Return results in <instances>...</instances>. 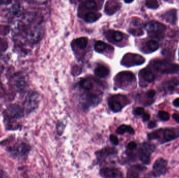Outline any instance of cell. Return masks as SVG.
<instances>
[{
  "label": "cell",
  "mask_w": 179,
  "mask_h": 178,
  "mask_svg": "<svg viewBox=\"0 0 179 178\" xmlns=\"http://www.w3.org/2000/svg\"><path fill=\"white\" fill-rule=\"evenodd\" d=\"M152 67L155 71L161 74H174L179 71V65L161 60L154 61Z\"/></svg>",
  "instance_id": "obj_5"
},
{
  "label": "cell",
  "mask_w": 179,
  "mask_h": 178,
  "mask_svg": "<svg viewBox=\"0 0 179 178\" xmlns=\"http://www.w3.org/2000/svg\"><path fill=\"white\" fill-rule=\"evenodd\" d=\"M108 33L111 39L115 42H119L123 39V35L120 31H109Z\"/></svg>",
  "instance_id": "obj_25"
},
{
  "label": "cell",
  "mask_w": 179,
  "mask_h": 178,
  "mask_svg": "<svg viewBox=\"0 0 179 178\" xmlns=\"http://www.w3.org/2000/svg\"><path fill=\"white\" fill-rule=\"evenodd\" d=\"M139 77L147 82L152 83L155 79V75L151 70L148 68H144L139 73Z\"/></svg>",
  "instance_id": "obj_16"
},
{
  "label": "cell",
  "mask_w": 179,
  "mask_h": 178,
  "mask_svg": "<svg viewBox=\"0 0 179 178\" xmlns=\"http://www.w3.org/2000/svg\"><path fill=\"white\" fill-rule=\"evenodd\" d=\"M94 74L99 78H105L110 74V70L104 65H99L94 70Z\"/></svg>",
  "instance_id": "obj_18"
},
{
  "label": "cell",
  "mask_w": 179,
  "mask_h": 178,
  "mask_svg": "<svg viewBox=\"0 0 179 178\" xmlns=\"http://www.w3.org/2000/svg\"><path fill=\"white\" fill-rule=\"evenodd\" d=\"M144 109L142 108V107H138L136 108L134 111H133V113L135 114L136 116H141V115H143V114L144 113Z\"/></svg>",
  "instance_id": "obj_30"
},
{
  "label": "cell",
  "mask_w": 179,
  "mask_h": 178,
  "mask_svg": "<svg viewBox=\"0 0 179 178\" xmlns=\"http://www.w3.org/2000/svg\"><path fill=\"white\" fill-rule=\"evenodd\" d=\"M7 152L13 157L23 158L27 156L31 147L25 142H20L7 148Z\"/></svg>",
  "instance_id": "obj_6"
},
{
  "label": "cell",
  "mask_w": 179,
  "mask_h": 178,
  "mask_svg": "<svg viewBox=\"0 0 179 178\" xmlns=\"http://www.w3.org/2000/svg\"><path fill=\"white\" fill-rule=\"evenodd\" d=\"M155 147L154 145L144 143L139 150V158L144 165H149L150 162V156L155 151Z\"/></svg>",
  "instance_id": "obj_9"
},
{
  "label": "cell",
  "mask_w": 179,
  "mask_h": 178,
  "mask_svg": "<svg viewBox=\"0 0 179 178\" xmlns=\"http://www.w3.org/2000/svg\"><path fill=\"white\" fill-rule=\"evenodd\" d=\"M146 5L147 8L151 9H157L159 6L157 0H146Z\"/></svg>",
  "instance_id": "obj_28"
},
{
  "label": "cell",
  "mask_w": 179,
  "mask_h": 178,
  "mask_svg": "<svg viewBox=\"0 0 179 178\" xmlns=\"http://www.w3.org/2000/svg\"><path fill=\"white\" fill-rule=\"evenodd\" d=\"M147 46L148 49L152 51H156L159 48V44H158L157 41L154 40H150L149 41L147 44Z\"/></svg>",
  "instance_id": "obj_26"
},
{
  "label": "cell",
  "mask_w": 179,
  "mask_h": 178,
  "mask_svg": "<svg viewBox=\"0 0 179 178\" xmlns=\"http://www.w3.org/2000/svg\"><path fill=\"white\" fill-rule=\"evenodd\" d=\"M116 152H117L115 150V148L108 147V148L103 149L100 151H98L96 153V155H97V160L100 162H101L106 159L108 156L116 154Z\"/></svg>",
  "instance_id": "obj_13"
},
{
  "label": "cell",
  "mask_w": 179,
  "mask_h": 178,
  "mask_svg": "<svg viewBox=\"0 0 179 178\" xmlns=\"http://www.w3.org/2000/svg\"><path fill=\"white\" fill-rule=\"evenodd\" d=\"M128 98L122 95H115L111 96L108 99V105L110 109L114 112L121 111L125 106L130 103Z\"/></svg>",
  "instance_id": "obj_4"
},
{
  "label": "cell",
  "mask_w": 179,
  "mask_h": 178,
  "mask_svg": "<svg viewBox=\"0 0 179 178\" xmlns=\"http://www.w3.org/2000/svg\"><path fill=\"white\" fill-rule=\"evenodd\" d=\"M166 1H171V0H165Z\"/></svg>",
  "instance_id": "obj_39"
},
{
  "label": "cell",
  "mask_w": 179,
  "mask_h": 178,
  "mask_svg": "<svg viewBox=\"0 0 179 178\" xmlns=\"http://www.w3.org/2000/svg\"><path fill=\"white\" fill-rule=\"evenodd\" d=\"M157 127V124L155 122L152 121L148 124V127L149 129H153Z\"/></svg>",
  "instance_id": "obj_35"
},
{
  "label": "cell",
  "mask_w": 179,
  "mask_h": 178,
  "mask_svg": "<svg viewBox=\"0 0 179 178\" xmlns=\"http://www.w3.org/2000/svg\"><path fill=\"white\" fill-rule=\"evenodd\" d=\"M167 162L162 158L158 159L153 166L154 174L156 176H160L165 174L166 170Z\"/></svg>",
  "instance_id": "obj_12"
},
{
  "label": "cell",
  "mask_w": 179,
  "mask_h": 178,
  "mask_svg": "<svg viewBox=\"0 0 179 178\" xmlns=\"http://www.w3.org/2000/svg\"><path fill=\"white\" fill-rule=\"evenodd\" d=\"M100 16V15L99 14L90 12L86 14V15L85 16V20L86 21V22L90 23L95 22L99 19Z\"/></svg>",
  "instance_id": "obj_24"
},
{
  "label": "cell",
  "mask_w": 179,
  "mask_h": 178,
  "mask_svg": "<svg viewBox=\"0 0 179 178\" xmlns=\"http://www.w3.org/2000/svg\"><path fill=\"white\" fill-rule=\"evenodd\" d=\"M174 119L176 121L179 123V114L177 113H174L172 116Z\"/></svg>",
  "instance_id": "obj_36"
},
{
  "label": "cell",
  "mask_w": 179,
  "mask_h": 178,
  "mask_svg": "<svg viewBox=\"0 0 179 178\" xmlns=\"http://www.w3.org/2000/svg\"><path fill=\"white\" fill-rule=\"evenodd\" d=\"M116 132L117 134L122 135L125 133H128L130 134H133L135 133V131L133 130V128L130 125H121L117 128Z\"/></svg>",
  "instance_id": "obj_21"
},
{
  "label": "cell",
  "mask_w": 179,
  "mask_h": 178,
  "mask_svg": "<svg viewBox=\"0 0 179 178\" xmlns=\"http://www.w3.org/2000/svg\"><path fill=\"white\" fill-rule=\"evenodd\" d=\"M110 47L108 44L104 42L99 41L96 42L95 45H94V49L95 51L99 53H102L105 50L108 49V47Z\"/></svg>",
  "instance_id": "obj_23"
},
{
  "label": "cell",
  "mask_w": 179,
  "mask_h": 178,
  "mask_svg": "<svg viewBox=\"0 0 179 178\" xmlns=\"http://www.w3.org/2000/svg\"><path fill=\"white\" fill-rule=\"evenodd\" d=\"M100 174L104 178H121L122 176V173L119 169L112 167H105L100 169Z\"/></svg>",
  "instance_id": "obj_11"
},
{
  "label": "cell",
  "mask_w": 179,
  "mask_h": 178,
  "mask_svg": "<svg viewBox=\"0 0 179 178\" xmlns=\"http://www.w3.org/2000/svg\"><path fill=\"white\" fill-rule=\"evenodd\" d=\"M86 91L81 96L80 98V103L83 109L88 110L90 108L95 107L99 105L102 100V93L93 92L91 90Z\"/></svg>",
  "instance_id": "obj_1"
},
{
  "label": "cell",
  "mask_w": 179,
  "mask_h": 178,
  "mask_svg": "<svg viewBox=\"0 0 179 178\" xmlns=\"http://www.w3.org/2000/svg\"><path fill=\"white\" fill-rule=\"evenodd\" d=\"M84 6L88 9L95 10L97 9V4L94 0H87L84 2Z\"/></svg>",
  "instance_id": "obj_27"
},
{
  "label": "cell",
  "mask_w": 179,
  "mask_h": 178,
  "mask_svg": "<svg viewBox=\"0 0 179 178\" xmlns=\"http://www.w3.org/2000/svg\"><path fill=\"white\" fill-rule=\"evenodd\" d=\"M92 80L93 79H90V78L83 79L79 82V86L83 90H92L94 87V84Z\"/></svg>",
  "instance_id": "obj_19"
},
{
  "label": "cell",
  "mask_w": 179,
  "mask_h": 178,
  "mask_svg": "<svg viewBox=\"0 0 179 178\" xmlns=\"http://www.w3.org/2000/svg\"><path fill=\"white\" fill-rule=\"evenodd\" d=\"M146 28L148 33L152 37L163 38L165 35L166 27L160 23L151 22L146 25Z\"/></svg>",
  "instance_id": "obj_7"
},
{
  "label": "cell",
  "mask_w": 179,
  "mask_h": 178,
  "mask_svg": "<svg viewBox=\"0 0 179 178\" xmlns=\"http://www.w3.org/2000/svg\"><path fill=\"white\" fill-rule=\"evenodd\" d=\"M173 104L176 107H179V98L175 99L173 102Z\"/></svg>",
  "instance_id": "obj_37"
},
{
  "label": "cell",
  "mask_w": 179,
  "mask_h": 178,
  "mask_svg": "<svg viewBox=\"0 0 179 178\" xmlns=\"http://www.w3.org/2000/svg\"><path fill=\"white\" fill-rule=\"evenodd\" d=\"M162 18L166 22L172 25H174L177 20V11L174 9H170L163 14Z\"/></svg>",
  "instance_id": "obj_15"
},
{
  "label": "cell",
  "mask_w": 179,
  "mask_h": 178,
  "mask_svg": "<svg viewBox=\"0 0 179 178\" xmlns=\"http://www.w3.org/2000/svg\"><path fill=\"white\" fill-rule=\"evenodd\" d=\"M150 114L147 113H144L143 114V120L144 122H146L148 121L150 119Z\"/></svg>",
  "instance_id": "obj_34"
},
{
  "label": "cell",
  "mask_w": 179,
  "mask_h": 178,
  "mask_svg": "<svg viewBox=\"0 0 179 178\" xmlns=\"http://www.w3.org/2000/svg\"><path fill=\"white\" fill-rule=\"evenodd\" d=\"M76 46L81 49H86L88 45V39L86 37H80L75 40Z\"/></svg>",
  "instance_id": "obj_22"
},
{
  "label": "cell",
  "mask_w": 179,
  "mask_h": 178,
  "mask_svg": "<svg viewBox=\"0 0 179 178\" xmlns=\"http://www.w3.org/2000/svg\"><path fill=\"white\" fill-rule=\"evenodd\" d=\"M158 117L163 121H168L170 119V115L168 112L165 111H160L158 113Z\"/></svg>",
  "instance_id": "obj_29"
},
{
  "label": "cell",
  "mask_w": 179,
  "mask_h": 178,
  "mask_svg": "<svg viewBox=\"0 0 179 178\" xmlns=\"http://www.w3.org/2000/svg\"><path fill=\"white\" fill-rule=\"evenodd\" d=\"M163 135L164 141H169L176 139L179 137V134H177L173 129H166L162 130Z\"/></svg>",
  "instance_id": "obj_17"
},
{
  "label": "cell",
  "mask_w": 179,
  "mask_h": 178,
  "mask_svg": "<svg viewBox=\"0 0 179 178\" xmlns=\"http://www.w3.org/2000/svg\"><path fill=\"white\" fill-rule=\"evenodd\" d=\"M135 76L130 71H123L117 74L114 79L115 85L122 89H127L135 83Z\"/></svg>",
  "instance_id": "obj_2"
},
{
  "label": "cell",
  "mask_w": 179,
  "mask_h": 178,
  "mask_svg": "<svg viewBox=\"0 0 179 178\" xmlns=\"http://www.w3.org/2000/svg\"><path fill=\"white\" fill-rule=\"evenodd\" d=\"M39 103V95L36 92H31L28 95L25 103V111L28 114L30 113L36 108Z\"/></svg>",
  "instance_id": "obj_10"
},
{
  "label": "cell",
  "mask_w": 179,
  "mask_h": 178,
  "mask_svg": "<svg viewBox=\"0 0 179 178\" xmlns=\"http://www.w3.org/2000/svg\"><path fill=\"white\" fill-rule=\"evenodd\" d=\"M133 1V0H124L125 2L126 3H132Z\"/></svg>",
  "instance_id": "obj_38"
},
{
  "label": "cell",
  "mask_w": 179,
  "mask_h": 178,
  "mask_svg": "<svg viewBox=\"0 0 179 178\" xmlns=\"http://www.w3.org/2000/svg\"><path fill=\"white\" fill-rule=\"evenodd\" d=\"M146 168L141 165L133 166L128 171L127 176L130 178H137L139 176V173Z\"/></svg>",
  "instance_id": "obj_20"
},
{
  "label": "cell",
  "mask_w": 179,
  "mask_h": 178,
  "mask_svg": "<svg viewBox=\"0 0 179 178\" xmlns=\"http://www.w3.org/2000/svg\"><path fill=\"white\" fill-rule=\"evenodd\" d=\"M121 8V4L114 1H108L106 3L105 12L108 15H113Z\"/></svg>",
  "instance_id": "obj_14"
},
{
  "label": "cell",
  "mask_w": 179,
  "mask_h": 178,
  "mask_svg": "<svg viewBox=\"0 0 179 178\" xmlns=\"http://www.w3.org/2000/svg\"><path fill=\"white\" fill-rule=\"evenodd\" d=\"M110 141H111L112 143L114 145H118V144L119 143V140L117 136H115L113 134H111L110 136Z\"/></svg>",
  "instance_id": "obj_31"
},
{
  "label": "cell",
  "mask_w": 179,
  "mask_h": 178,
  "mask_svg": "<svg viewBox=\"0 0 179 178\" xmlns=\"http://www.w3.org/2000/svg\"><path fill=\"white\" fill-rule=\"evenodd\" d=\"M137 147V144L135 141H131L127 145V148L129 150H133Z\"/></svg>",
  "instance_id": "obj_32"
},
{
  "label": "cell",
  "mask_w": 179,
  "mask_h": 178,
  "mask_svg": "<svg viewBox=\"0 0 179 178\" xmlns=\"http://www.w3.org/2000/svg\"><path fill=\"white\" fill-rule=\"evenodd\" d=\"M145 62L144 57L137 54L128 53L123 57L121 63L126 67H131L143 65Z\"/></svg>",
  "instance_id": "obj_8"
},
{
  "label": "cell",
  "mask_w": 179,
  "mask_h": 178,
  "mask_svg": "<svg viewBox=\"0 0 179 178\" xmlns=\"http://www.w3.org/2000/svg\"><path fill=\"white\" fill-rule=\"evenodd\" d=\"M5 114L6 116L5 120L6 121V124L8 127L11 124L9 128H11V130H12L13 127H14L13 120L22 118L24 116V110L19 105L12 104L7 107Z\"/></svg>",
  "instance_id": "obj_3"
},
{
  "label": "cell",
  "mask_w": 179,
  "mask_h": 178,
  "mask_svg": "<svg viewBox=\"0 0 179 178\" xmlns=\"http://www.w3.org/2000/svg\"><path fill=\"white\" fill-rule=\"evenodd\" d=\"M155 92L154 90H149L147 92V96L148 98H152L154 97L155 95Z\"/></svg>",
  "instance_id": "obj_33"
}]
</instances>
